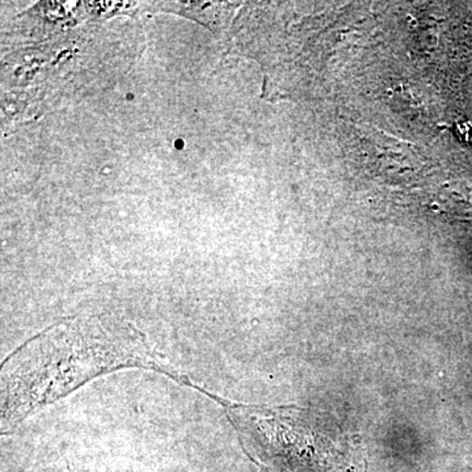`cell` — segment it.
I'll return each instance as SVG.
<instances>
[{
  "mask_svg": "<svg viewBox=\"0 0 472 472\" xmlns=\"http://www.w3.org/2000/svg\"><path fill=\"white\" fill-rule=\"evenodd\" d=\"M124 369L153 370L180 386L208 390L177 372L141 329L115 315H77L54 323L2 363V433L79 387Z\"/></svg>",
  "mask_w": 472,
  "mask_h": 472,
  "instance_id": "obj_1",
  "label": "cell"
},
{
  "mask_svg": "<svg viewBox=\"0 0 472 472\" xmlns=\"http://www.w3.org/2000/svg\"><path fill=\"white\" fill-rule=\"evenodd\" d=\"M210 399L223 408L247 456L268 472H366L363 448L315 430L303 408Z\"/></svg>",
  "mask_w": 472,
  "mask_h": 472,
  "instance_id": "obj_2",
  "label": "cell"
},
{
  "mask_svg": "<svg viewBox=\"0 0 472 472\" xmlns=\"http://www.w3.org/2000/svg\"><path fill=\"white\" fill-rule=\"evenodd\" d=\"M183 144L182 141H177L176 147H182Z\"/></svg>",
  "mask_w": 472,
  "mask_h": 472,
  "instance_id": "obj_3",
  "label": "cell"
}]
</instances>
